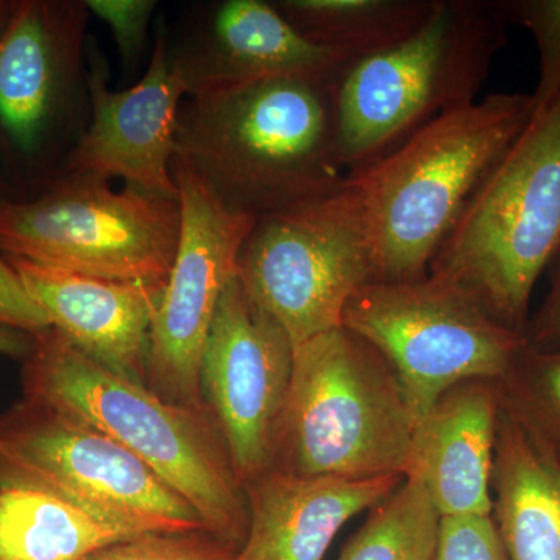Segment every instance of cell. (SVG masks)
Wrapping results in <instances>:
<instances>
[{"label": "cell", "instance_id": "cell-14", "mask_svg": "<svg viewBox=\"0 0 560 560\" xmlns=\"http://www.w3.org/2000/svg\"><path fill=\"white\" fill-rule=\"evenodd\" d=\"M108 80V62L94 38H90V121L61 173L88 172L108 179L121 178L136 189L178 198L173 161L176 125L187 91L168 60L164 21L158 24L142 79L124 91L110 90Z\"/></svg>", "mask_w": 560, "mask_h": 560}, {"label": "cell", "instance_id": "cell-8", "mask_svg": "<svg viewBox=\"0 0 560 560\" xmlns=\"http://www.w3.org/2000/svg\"><path fill=\"white\" fill-rule=\"evenodd\" d=\"M0 486L60 497L128 540L208 530L189 501L138 456L27 400L0 418Z\"/></svg>", "mask_w": 560, "mask_h": 560}, {"label": "cell", "instance_id": "cell-19", "mask_svg": "<svg viewBox=\"0 0 560 560\" xmlns=\"http://www.w3.org/2000/svg\"><path fill=\"white\" fill-rule=\"evenodd\" d=\"M497 528L510 560H560V470L506 422L497 460Z\"/></svg>", "mask_w": 560, "mask_h": 560}, {"label": "cell", "instance_id": "cell-20", "mask_svg": "<svg viewBox=\"0 0 560 560\" xmlns=\"http://www.w3.org/2000/svg\"><path fill=\"white\" fill-rule=\"evenodd\" d=\"M298 32L349 62L410 38L436 0H272Z\"/></svg>", "mask_w": 560, "mask_h": 560}, {"label": "cell", "instance_id": "cell-21", "mask_svg": "<svg viewBox=\"0 0 560 560\" xmlns=\"http://www.w3.org/2000/svg\"><path fill=\"white\" fill-rule=\"evenodd\" d=\"M125 540L60 497L0 486V560H86Z\"/></svg>", "mask_w": 560, "mask_h": 560}, {"label": "cell", "instance_id": "cell-28", "mask_svg": "<svg viewBox=\"0 0 560 560\" xmlns=\"http://www.w3.org/2000/svg\"><path fill=\"white\" fill-rule=\"evenodd\" d=\"M530 331L537 345L548 346L551 342H560V270L550 300L545 304L539 318L534 320Z\"/></svg>", "mask_w": 560, "mask_h": 560}, {"label": "cell", "instance_id": "cell-32", "mask_svg": "<svg viewBox=\"0 0 560 560\" xmlns=\"http://www.w3.org/2000/svg\"><path fill=\"white\" fill-rule=\"evenodd\" d=\"M9 200H11V197L5 194V184H3L2 179H0V205Z\"/></svg>", "mask_w": 560, "mask_h": 560}, {"label": "cell", "instance_id": "cell-6", "mask_svg": "<svg viewBox=\"0 0 560 560\" xmlns=\"http://www.w3.org/2000/svg\"><path fill=\"white\" fill-rule=\"evenodd\" d=\"M560 257V95L534 113L431 260L429 275L521 331L534 285Z\"/></svg>", "mask_w": 560, "mask_h": 560}, {"label": "cell", "instance_id": "cell-27", "mask_svg": "<svg viewBox=\"0 0 560 560\" xmlns=\"http://www.w3.org/2000/svg\"><path fill=\"white\" fill-rule=\"evenodd\" d=\"M0 324L36 335L50 329L49 318L25 290L20 276L0 256Z\"/></svg>", "mask_w": 560, "mask_h": 560}, {"label": "cell", "instance_id": "cell-25", "mask_svg": "<svg viewBox=\"0 0 560 560\" xmlns=\"http://www.w3.org/2000/svg\"><path fill=\"white\" fill-rule=\"evenodd\" d=\"M91 16L109 28L125 69L139 68L149 39L156 0H86Z\"/></svg>", "mask_w": 560, "mask_h": 560}, {"label": "cell", "instance_id": "cell-7", "mask_svg": "<svg viewBox=\"0 0 560 560\" xmlns=\"http://www.w3.org/2000/svg\"><path fill=\"white\" fill-rule=\"evenodd\" d=\"M180 234L179 198L88 172H62L38 197L0 205V254L164 289Z\"/></svg>", "mask_w": 560, "mask_h": 560}, {"label": "cell", "instance_id": "cell-22", "mask_svg": "<svg viewBox=\"0 0 560 560\" xmlns=\"http://www.w3.org/2000/svg\"><path fill=\"white\" fill-rule=\"evenodd\" d=\"M441 518L427 489L404 478L337 560H434Z\"/></svg>", "mask_w": 560, "mask_h": 560}, {"label": "cell", "instance_id": "cell-23", "mask_svg": "<svg viewBox=\"0 0 560 560\" xmlns=\"http://www.w3.org/2000/svg\"><path fill=\"white\" fill-rule=\"evenodd\" d=\"M508 25H521L539 47L540 77L533 98L534 113L548 108L560 95V0H499Z\"/></svg>", "mask_w": 560, "mask_h": 560}, {"label": "cell", "instance_id": "cell-16", "mask_svg": "<svg viewBox=\"0 0 560 560\" xmlns=\"http://www.w3.org/2000/svg\"><path fill=\"white\" fill-rule=\"evenodd\" d=\"M3 257L54 329L95 363L149 388L151 326L164 289Z\"/></svg>", "mask_w": 560, "mask_h": 560}, {"label": "cell", "instance_id": "cell-10", "mask_svg": "<svg viewBox=\"0 0 560 560\" xmlns=\"http://www.w3.org/2000/svg\"><path fill=\"white\" fill-rule=\"evenodd\" d=\"M237 275L294 349L341 327L350 298L375 280L366 220L348 178L327 197L254 220Z\"/></svg>", "mask_w": 560, "mask_h": 560}, {"label": "cell", "instance_id": "cell-30", "mask_svg": "<svg viewBox=\"0 0 560 560\" xmlns=\"http://www.w3.org/2000/svg\"><path fill=\"white\" fill-rule=\"evenodd\" d=\"M545 378H547L548 386H550L552 399L558 404L560 410V359L548 364Z\"/></svg>", "mask_w": 560, "mask_h": 560}, {"label": "cell", "instance_id": "cell-9", "mask_svg": "<svg viewBox=\"0 0 560 560\" xmlns=\"http://www.w3.org/2000/svg\"><path fill=\"white\" fill-rule=\"evenodd\" d=\"M342 326L385 357L416 422L453 386L506 374L525 345L521 331L430 275L366 283L346 305Z\"/></svg>", "mask_w": 560, "mask_h": 560}, {"label": "cell", "instance_id": "cell-4", "mask_svg": "<svg viewBox=\"0 0 560 560\" xmlns=\"http://www.w3.org/2000/svg\"><path fill=\"white\" fill-rule=\"evenodd\" d=\"M499 0H436L410 38L346 66L335 117L348 175L396 150L442 114L477 102L506 44Z\"/></svg>", "mask_w": 560, "mask_h": 560}, {"label": "cell", "instance_id": "cell-24", "mask_svg": "<svg viewBox=\"0 0 560 560\" xmlns=\"http://www.w3.org/2000/svg\"><path fill=\"white\" fill-rule=\"evenodd\" d=\"M238 552V548L208 530H197L119 541L86 560H235Z\"/></svg>", "mask_w": 560, "mask_h": 560}, {"label": "cell", "instance_id": "cell-33", "mask_svg": "<svg viewBox=\"0 0 560 560\" xmlns=\"http://www.w3.org/2000/svg\"><path fill=\"white\" fill-rule=\"evenodd\" d=\"M235 560H237V558H235Z\"/></svg>", "mask_w": 560, "mask_h": 560}, {"label": "cell", "instance_id": "cell-15", "mask_svg": "<svg viewBox=\"0 0 560 560\" xmlns=\"http://www.w3.org/2000/svg\"><path fill=\"white\" fill-rule=\"evenodd\" d=\"M168 60L187 97L283 77L337 80L349 65L305 38L272 2L223 0L187 25Z\"/></svg>", "mask_w": 560, "mask_h": 560}, {"label": "cell", "instance_id": "cell-18", "mask_svg": "<svg viewBox=\"0 0 560 560\" xmlns=\"http://www.w3.org/2000/svg\"><path fill=\"white\" fill-rule=\"evenodd\" d=\"M497 410L478 381L453 386L420 419L404 478L420 482L441 517L490 515Z\"/></svg>", "mask_w": 560, "mask_h": 560}, {"label": "cell", "instance_id": "cell-1", "mask_svg": "<svg viewBox=\"0 0 560 560\" xmlns=\"http://www.w3.org/2000/svg\"><path fill=\"white\" fill-rule=\"evenodd\" d=\"M337 80L283 77L186 97L173 162L253 220L327 197L348 178L335 117Z\"/></svg>", "mask_w": 560, "mask_h": 560}, {"label": "cell", "instance_id": "cell-29", "mask_svg": "<svg viewBox=\"0 0 560 560\" xmlns=\"http://www.w3.org/2000/svg\"><path fill=\"white\" fill-rule=\"evenodd\" d=\"M35 335L0 324V353L25 360L32 352Z\"/></svg>", "mask_w": 560, "mask_h": 560}, {"label": "cell", "instance_id": "cell-31", "mask_svg": "<svg viewBox=\"0 0 560 560\" xmlns=\"http://www.w3.org/2000/svg\"><path fill=\"white\" fill-rule=\"evenodd\" d=\"M13 7L14 2H3V0H0V31H2L7 20H9Z\"/></svg>", "mask_w": 560, "mask_h": 560}, {"label": "cell", "instance_id": "cell-11", "mask_svg": "<svg viewBox=\"0 0 560 560\" xmlns=\"http://www.w3.org/2000/svg\"><path fill=\"white\" fill-rule=\"evenodd\" d=\"M90 18L86 0H21L0 31V145L50 180L90 121Z\"/></svg>", "mask_w": 560, "mask_h": 560}, {"label": "cell", "instance_id": "cell-26", "mask_svg": "<svg viewBox=\"0 0 560 560\" xmlns=\"http://www.w3.org/2000/svg\"><path fill=\"white\" fill-rule=\"evenodd\" d=\"M434 560H510L490 515L442 517Z\"/></svg>", "mask_w": 560, "mask_h": 560}, {"label": "cell", "instance_id": "cell-5", "mask_svg": "<svg viewBox=\"0 0 560 560\" xmlns=\"http://www.w3.org/2000/svg\"><path fill=\"white\" fill-rule=\"evenodd\" d=\"M416 422L396 372L345 326L294 349L270 469L298 477H404Z\"/></svg>", "mask_w": 560, "mask_h": 560}, {"label": "cell", "instance_id": "cell-12", "mask_svg": "<svg viewBox=\"0 0 560 560\" xmlns=\"http://www.w3.org/2000/svg\"><path fill=\"white\" fill-rule=\"evenodd\" d=\"M173 176L178 187L180 234L151 326L149 389L171 404L205 408L202 352L254 220L228 209L178 162H173Z\"/></svg>", "mask_w": 560, "mask_h": 560}, {"label": "cell", "instance_id": "cell-17", "mask_svg": "<svg viewBox=\"0 0 560 560\" xmlns=\"http://www.w3.org/2000/svg\"><path fill=\"white\" fill-rule=\"evenodd\" d=\"M401 481L264 471L243 486L249 528L237 560H323L342 526L381 504Z\"/></svg>", "mask_w": 560, "mask_h": 560}, {"label": "cell", "instance_id": "cell-3", "mask_svg": "<svg viewBox=\"0 0 560 560\" xmlns=\"http://www.w3.org/2000/svg\"><path fill=\"white\" fill-rule=\"evenodd\" d=\"M530 94H492L442 114L348 175L370 234L375 280L429 276L431 260L534 116ZM374 280V282H375Z\"/></svg>", "mask_w": 560, "mask_h": 560}, {"label": "cell", "instance_id": "cell-13", "mask_svg": "<svg viewBox=\"0 0 560 560\" xmlns=\"http://www.w3.org/2000/svg\"><path fill=\"white\" fill-rule=\"evenodd\" d=\"M294 345L237 272L224 287L201 361V399L242 486L270 470Z\"/></svg>", "mask_w": 560, "mask_h": 560}, {"label": "cell", "instance_id": "cell-2", "mask_svg": "<svg viewBox=\"0 0 560 560\" xmlns=\"http://www.w3.org/2000/svg\"><path fill=\"white\" fill-rule=\"evenodd\" d=\"M24 361L25 400L102 431L189 501L210 534L242 550L248 501L205 408L171 404L125 381L54 327L35 335Z\"/></svg>", "mask_w": 560, "mask_h": 560}]
</instances>
